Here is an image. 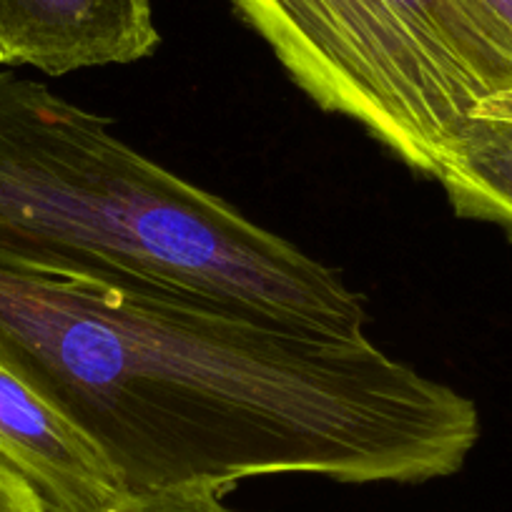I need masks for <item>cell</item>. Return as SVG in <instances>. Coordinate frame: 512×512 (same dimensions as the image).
<instances>
[{"label":"cell","instance_id":"6da1fadb","mask_svg":"<svg viewBox=\"0 0 512 512\" xmlns=\"http://www.w3.org/2000/svg\"><path fill=\"white\" fill-rule=\"evenodd\" d=\"M0 357L101 450L126 492L251 477L417 485L462 470L477 405L367 334L88 267L0 264Z\"/></svg>","mask_w":512,"mask_h":512},{"label":"cell","instance_id":"7a4b0ae2","mask_svg":"<svg viewBox=\"0 0 512 512\" xmlns=\"http://www.w3.org/2000/svg\"><path fill=\"white\" fill-rule=\"evenodd\" d=\"M0 264L101 269L339 334L367 322L337 269L13 73H0Z\"/></svg>","mask_w":512,"mask_h":512},{"label":"cell","instance_id":"3957f363","mask_svg":"<svg viewBox=\"0 0 512 512\" xmlns=\"http://www.w3.org/2000/svg\"><path fill=\"white\" fill-rule=\"evenodd\" d=\"M229 3L319 108L430 179L472 108L512 88V58L460 0Z\"/></svg>","mask_w":512,"mask_h":512},{"label":"cell","instance_id":"277c9868","mask_svg":"<svg viewBox=\"0 0 512 512\" xmlns=\"http://www.w3.org/2000/svg\"><path fill=\"white\" fill-rule=\"evenodd\" d=\"M0 457L48 512H108L128 495L91 437L3 357Z\"/></svg>","mask_w":512,"mask_h":512},{"label":"cell","instance_id":"5b68a950","mask_svg":"<svg viewBox=\"0 0 512 512\" xmlns=\"http://www.w3.org/2000/svg\"><path fill=\"white\" fill-rule=\"evenodd\" d=\"M161 36L151 0H0V63L66 76L149 58Z\"/></svg>","mask_w":512,"mask_h":512},{"label":"cell","instance_id":"8992f818","mask_svg":"<svg viewBox=\"0 0 512 512\" xmlns=\"http://www.w3.org/2000/svg\"><path fill=\"white\" fill-rule=\"evenodd\" d=\"M432 179L460 219L495 224L512 236V123L470 116Z\"/></svg>","mask_w":512,"mask_h":512},{"label":"cell","instance_id":"52a82bcc","mask_svg":"<svg viewBox=\"0 0 512 512\" xmlns=\"http://www.w3.org/2000/svg\"><path fill=\"white\" fill-rule=\"evenodd\" d=\"M108 512H239L211 490H156L128 492Z\"/></svg>","mask_w":512,"mask_h":512},{"label":"cell","instance_id":"ba28073f","mask_svg":"<svg viewBox=\"0 0 512 512\" xmlns=\"http://www.w3.org/2000/svg\"><path fill=\"white\" fill-rule=\"evenodd\" d=\"M460 6L487 33V38L512 58V0H460Z\"/></svg>","mask_w":512,"mask_h":512},{"label":"cell","instance_id":"9c48e42d","mask_svg":"<svg viewBox=\"0 0 512 512\" xmlns=\"http://www.w3.org/2000/svg\"><path fill=\"white\" fill-rule=\"evenodd\" d=\"M0 512H48L31 485L0 457Z\"/></svg>","mask_w":512,"mask_h":512},{"label":"cell","instance_id":"30bf717a","mask_svg":"<svg viewBox=\"0 0 512 512\" xmlns=\"http://www.w3.org/2000/svg\"><path fill=\"white\" fill-rule=\"evenodd\" d=\"M472 116L490 118V121L512 123V88L482 98V101L472 108Z\"/></svg>","mask_w":512,"mask_h":512}]
</instances>
